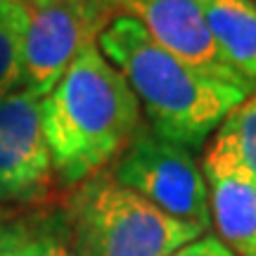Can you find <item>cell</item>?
I'll return each instance as SVG.
<instances>
[{
	"instance_id": "cell-1",
	"label": "cell",
	"mask_w": 256,
	"mask_h": 256,
	"mask_svg": "<svg viewBox=\"0 0 256 256\" xmlns=\"http://www.w3.org/2000/svg\"><path fill=\"white\" fill-rule=\"evenodd\" d=\"M52 174L62 188H78L126 150L140 126V104L119 69L92 40L74 57L57 86L40 100Z\"/></svg>"
},
{
	"instance_id": "cell-2",
	"label": "cell",
	"mask_w": 256,
	"mask_h": 256,
	"mask_svg": "<svg viewBox=\"0 0 256 256\" xmlns=\"http://www.w3.org/2000/svg\"><path fill=\"white\" fill-rule=\"evenodd\" d=\"M98 48L130 86L147 126L190 152H200L230 112L252 95L176 60L128 14H112L98 34Z\"/></svg>"
},
{
	"instance_id": "cell-3",
	"label": "cell",
	"mask_w": 256,
	"mask_h": 256,
	"mask_svg": "<svg viewBox=\"0 0 256 256\" xmlns=\"http://www.w3.org/2000/svg\"><path fill=\"white\" fill-rule=\"evenodd\" d=\"M62 214L76 256H171L206 232L156 209L112 174L74 188Z\"/></svg>"
},
{
	"instance_id": "cell-4",
	"label": "cell",
	"mask_w": 256,
	"mask_h": 256,
	"mask_svg": "<svg viewBox=\"0 0 256 256\" xmlns=\"http://www.w3.org/2000/svg\"><path fill=\"white\" fill-rule=\"evenodd\" d=\"M112 176L156 209L209 232V188L194 152L156 136L147 124L138 126Z\"/></svg>"
},
{
	"instance_id": "cell-5",
	"label": "cell",
	"mask_w": 256,
	"mask_h": 256,
	"mask_svg": "<svg viewBox=\"0 0 256 256\" xmlns=\"http://www.w3.org/2000/svg\"><path fill=\"white\" fill-rule=\"evenodd\" d=\"M24 88L46 98L112 17L110 0H26Z\"/></svg>"
},
{
	"instance_id": "cell-6",
	"label": "cell",
	"mask_w": 256,
	"mask_h": 256,
	"mask_svg": "<svg viewBox=\"0 0 256 256\" xmlns=\"http://www.w3.org/2000/svg\"><path fill=\"white\" fill-rule=\"evenodd\" d=\"M52 183L40 98L14 90L0 100V204H34Z\"/></svg>"
},
{
	"instance_id": "cell-7",
	"label": "cell",
	"mask_w": 256,
	"mask_h": 256,
	"mask_svg": "<svg viewBox=\"0 0 256 256\" xmlns=\"http://www.w3.org/2000/svg\"><path fill=\"white\" fill-rule=\"evenodd\" d=\"M116 14L138 19L166 52L216 81L256 92V86L223 57L197 0H110Z\"/></svg>"
},
{
	"instance_id": "cell-8",
	"label": "cell",
	"mask_w": 256,
	"mask_h": 256,
	"mask_svg": "<svg viewBox=\"0 0 256 256\" xmlns=\"http://www.w3.org/2000/svg\"><path fill=\"white\" fill-rule=\"evenodd\" d=\"M202 171L216 235L235 256H256V178L211 147L204 150Z\"/></svg>"
},
{
	"instance_id": "cell-9",
	"label": "cell",
	"mask_w": 256,
	"mask_h": 256,
	"mask_svg": "<svg viewBox=\"0 0 256 256\" xmlns=\"http://www.w3.org/2000/svg\"><path fill=\"white\" fill-rule=\"evenodd\" d=\"M230 66L256 86V2L197 0Z\"/></svg>"
},
{
	"instance_id": "cell-10",
	"label": "cell",
	"mask_w": 256,
	"mask_h": 256,
	"mask_svg": "<svg viewBox=\"0 0 256 256\" xmlns=\"http://www.w3.org/2000/svg\"><path fill=\"white\" fill-rule=\"evenodd\" d=\"M14 256H76L62 211H36L12 218Z\"/></svg>"
},
{
	"instance_id": "cell-11",
	"label": "cell",
	"mask_w": 256,
	"mask_h": 256,
	"mask_svg": "<svg viewBox=\"0 0 256 256\" xmlns=\"http://www.w3.org/2000/svg\"><path fill=\"white\" fill-rule=\"evenodd\" d=\"M26 0H0V100L24 88Z\"/></svg>"
},
{
	"instance_id": "cell-12",
	"label": "cell",
	"mask_w": 256,
	"mask_h": 256,
	"mask_svg": "<svg viewBox=\"0 0 256 256\" xmlns=\"http://www.w3.org/2000/svg\"><path fill=\"white\" fill-rule=\"evenodd\" d=\"M206 147L256 178V92L230 112Z\"/></svg>"
},
{
	"instance_id": "cell-13",
	"label": "cell",
	"mask_w": 256,
	"mask_h": 256,
	"mask_svg": "<svg viewBox=\"0 0 256 256\" xmlns=\"http://www.w3.org/2000/svg\"><path fill=\"white\" fill-rule=\"evenodd\" d=\"M171 256H235V254H232V252L220 242L218 235H214V232H204L202 238L188 242L185 247H180Z\"/></svg>"
},
{
	"instance_id": "cell-14",
	"label": "cell",
	"mask_w": 256,
	"mask_h": 256,
	"mask_svg": "<svg viewBox=\"0 0 256 256\" xmlns=\"http://www.w3.org/2000/svg\"><path fill=\"white\" fill-rule=\"evenodd\" d=\"M0 256H14V226H12V218L0 220Z\"/></svg>"
},
{
	"instance_id": "cell-15",
	"label": "cell",
	"mask_w": 256,
	"mask_h": 256,
	"mask_svg": "<svg viewBox=\"0 0 256 256\" xmlns=\"http://www.w3.org/2000/svg\"><path fill=\"white\" fill-rule=\"evenodd\" d=\"M254 2H256V0H254Z\"/></svg>"
}]
</instances>
